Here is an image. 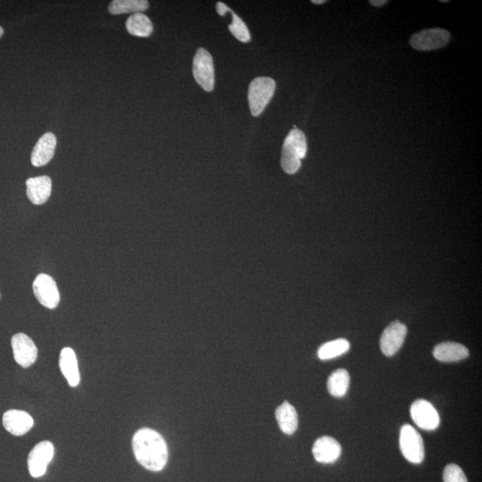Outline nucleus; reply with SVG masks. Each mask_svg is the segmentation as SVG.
Segmentation results:
<instances>
[{"label": "nucleus", "instance_id": "obj_1", "mask_svg": "<svg viewBox=\"0 0 482 482\" xmlns=\"http://www.w3.org/2000/svg\"><path fill=\"white\" fill-rule=\"evenodd\" d=\"M132 450L138 463L148 471H160L167 464V444L152 429L142 428L136 432L132 438Z\"/></svg>", "mask_w": 482, "mask_h": 482}, {"label": "nucleus", "instance_id": "obj_2", "mask_svg": "<svg viewBox=\"0 0 482 482\" xmlns=\"http://www.w3.org/2000/svg\"><path fill=\"white\" fill-rule=\"evenodd\" d=\"M307 151V138L304 132L297 128L291 129L282 148L281 167L286 174L294 175L299 170Z\"/></svg>", "mask_w": 482, "mask_h": 482}, {"label": "nucleus", "instance_id": "obj_3", "mask_svg": "<svg viewBox=\"0 0 482 482\" xmlns=\"http://www.w3.org/2000/svg\"><path fill=\"white\" fill-rule=\"evenodd\" d=\"M276 83L274 79L258 77L253 80L248 89V103L251 114L255 118L262 114L274 94Z\"/></svg>", "mask_w": 482, "mask_h": 482}, {"label": "nucleus", "instance_id": "obj_4", "mask_svg": "<svg viewBox=\"0 0 482 482\" xmlns=\"http://www.w3.org/2000/svg\"><path fill=\"white\" fill-rule=\"evenodd\" d=\"M451 34L447 30L431 28L423 30L412 35L410 45L419 51H437L450 42Z\"/></svg>", "mask_w": 482, "mask_h": 482}, {"label": "nucleus", "instance_id": "obj_5", "mask_svg": "<svg viewBox=\"0 0 482 482\" xmlns=\"http://www.w3.org/2000/svg\"><path fill=\"white\" fill-rule=\"evenodd\" d=\"M400 445L405 459L412 464H421L424 459L423 438L411 425L405 424L401 428Z\"/></svg>", "mask_w": 482, "mask_h": 482}, {"label": "nucleus", "instance_id": "obj_6", "mask_svg": "<svg viewBox=\"0 0 482 482\" xmlns=\"http://www.w3.org/2000/svg\"><path fill=\"white\" fill-rule=\"evenodd\" d=\"M193 75L198 84L205 91H212L215 88V69L212 56L207 49H198L193 59Z\"/></svg>", "mask_w": 482, "mask_h": 482}, {"label": "nucleus", "instance_id": "obj_7", "mask_svg": "<svg viewBox=\"0 0 482 482\" xmlns=\"http://www.w3.org/2000/svg\"><path fill=\"white\" fill-rule=\"evenodd\" d=\"M55 448L51 441L39 442L30 452L27 459L28 470L32 478H41L48 470L54 457Z\"/></svg>", "mask_w": 482, "mask_h": 482}, {"label": "nucleus", "instance_id": "obj_8", "mask_svg": "<svg viewBox=\"0 0 482 482\" xmlns=\"http://www.w3.org/2000/svg\"><path fill=\"white\" fill-rule=\"evenodd\" d=\"M33 292L36 298L43 307L55 309L59 305L60 294L54 279L48 274H42L33 282Z\"/></svg>", "mask_w": 482, "mask_h": 482}, {"label": "nucleus", "instance_id": "obj_9", "mask_svg": "<svg viewBox=\"0 0 482 482\" xmlns=\"http://www.w3.org/2000/svg\"><path fill=\"white\" fill-rule=\"evenodd\" d=\"M11 345L16 363L28 368L35 363L38 357V348L31 338L25 334L13 336Z\"/></svg>", "mask_w": 482, "mask_h": 482}, {"label": "nucleus", "instance_id": "obj_10", "mask_svg": "<svg viewBox=\"0 0 482 482\" xmlns=\"http://www.w3.org/2000/svg\"><path fill=\"white\" fill-rule=\"evenodd\" d=\"M410 413L414 424L424 430H436L440 425V415L430 402L424 400L415 401L412 405Z\"/></svg>", "mask_w": 482, "mask_h": 482}, {"label": "nucleus", "instance_id": "obj_11", "mask_svg": "<svg viewBox=\"0 0 482 482\" xmlns=\"http://www.w3.org/2000/svg\"><path fill=\"white\" fill-rule=\"evenodd\" d=\"M407 328L400 322H392L385 329L381 338V349L382 353L387 357L394 355L403 345L407 337Z\"/></svg>", "mask_w": 482, "mask_h": 482}, {"label": "nucleus", "instance_id": "obj_12", "mask_svg": "<svg viewBox=\"0 0 482 482\" xmlns=\"http://www.w3.org/2000/svg\"><path fill=\"white\" fill-rule=\"evenodd\" d=\"M2 421L3 426L14 436H23L34 425V421L31 415L16 409L6 411L3 415Z\"/></svg>", "mask_w": 482, "mask_h": 482}, {"label": "nucleus", "instance_id": "obj_13", "mask_svg": "<svg viewBox=\"0 0 482 482\" xmlns=\"http://www.w3.org/2000/svg\"><path fill=\"white\" fill-rule=\"evenodd\" d=\"M312 455L318 463H334L341 457V445L334 438L322 437L315 442Z\"/></svg>", "mask_w": 482, "mask_h": 482}, {"label": "nucleus", "instance_id": "obj_14", "mask_svg": "<svg viewBox=\"0 0 482 482\" xmlns=\"http://www.w3.org/2000/svg\"><path fill=\"white\" fill-rule=\"evenodd\" d=\"M28 198L34 205H42L49 201L52 191V182L49 176H39L26 181Z\"/></svg>", "mask_w": 482, "mask_h": 482}, {"label": "nucleus", "instance_id": "obj_15", "mask_svg": "<svg viewBox=\"0 0 482 482\" xmlns=\"http://www.w3.org/2000/svg\"><path fill=\"white\" fill-rule=\"evenodd\" d=\"M56 137L51 132H46L39 139L32 153V164L36 167L46 165L51 161L55 154Z\"/></svg>", "mask_w": 482, "mask_h": 482}, {"label": "nucleus", "instance_id": "obj_16", "mask_svg": "<svg viewBox=\"0 0 482 482\" xmlns=\"http://www.w3.org/2000/svg\"><path fill=\"white\" fill-rule=\"evenodd\" d=\"M59 367L63 375L71 387H77L81 381L77 357L74 349L65 348L60 353Z\"/></svg>", "mask_w": 482, "mask_h": 482}, {"label": "nucleus", "instance_id": "obj_17", "mask_svg": "<svg viewBox=\"0 0 482 482\" xmlns=\"http://www.w3.org/2000/svg\"><path fill=\"white\" fill-rule=\"evenodd\" d=\"M434 357L441 362H457L469 357L467 347L455 342H443L435 347Z\"/></svg>", "mask_w": 482, "mask_h": 482}, {"label": "nucleus", "instance_id": "obj_18", "mask_svg": "<svg viewBox=\"0 0 482 482\" xmlns=\"http://www.w3.org/2000/svg\"><path fill=\"white\" fill-rule=\"evenodd\" d=\"M275 417L279 426L285 434L291 435L297 431L298 424L297 411L288 402H284L276 409Z\"/></svg>", "mask_w": 482, "mask_h": 482}, {"label": "nucleus", "instance_id": "obj_19", "mask_svg": "<svg viewBox=\"0 0 482 482\" xmlns=\"http://www.w3.org/2000/svg\"><path fill=\"white\" fill-rule=\"evenodd\" d=\"M126 29L129 34L136 37L147 38L151 35L153 25L151 19L142 13L134 14L126 22Z\"/></svg>", "mask_w": 482, "mask_h": 482}, {"label": "nucleus", "instance_id": "obj_20", "mask_svg": "<svg viewBox=\"0 0 482 482\" xmlns=\"http://www.w3.org/2000/svg\"><path fill=\"white\" fill-rule=\"evenodd\" d=\"M148 8V2L146 0H114L108 6V11L112 15L137 14Z\"/></svg>", "mask_w": 482, "mask_h": 482}, {"label": "nucleus", "instance_id": "obj_21", "mask_svg": "<svg viewBox=\"0 0 482 482\" xmlns=\"http://www.w3.org/2000/svg\"><path fill=\"white\" fill-rule=\"evenodd\" d=\"M349 382H350V377H349L348 371L345 369H338V370L332 372L328 379V391L334 397H343L348 392Z\"/></svg>", "mask_w": 482, "mask_h": 482}, {"label": "nucleus", "instance_id": "obj_22", "mask_svg": "<svg viewBox=\"0 0 482 482\" xmlns=\"http://www.w3.org/2000/svg\"><path fill=\"white\" fill-rule=\"evenodd\" d=\"M350 348V343L345 338H338L332 341L326 342L318 349V357L321 360H330V359L340 357L347 353Z\"/></svg>", "mask_w": 482, "mask_h": 482}, {"label": "nucleus", "instance_id": "obj_23", "mask_svg": "<svg viewBox=\"0 0 482 482\" xmlns=\"http://www.w3.org/2000/svg\"><path fill=\"white\" fill-rule=\"evenodd\" d=\"M232 23L229 26V30L234 37L241 42H248L250 41V33L243 20H242L237 14L232 12Z\"/></svg>", "mask_w": 482, "mask_h": 482}, {"label": "nucleus", "instance_id": "obj_24", "mask_svg": "<svg viewBox=\"0 0 482 482\" xmlns=\"http://www.w3.org/2000/svg\"><path fill=\"white\" fill-rule=\"evenodd\" d=\"M444 482H468L464 471L457 464L445 467L443 474Z\"/></svg>", "mask_w": 482, "mask_h": 482}, {"label": "nucleus", "instance_id": "obj_25", "mask_svg": "<svg viewBox=\"0 0 482 482\" xmlns=\"http://www.w3.org/2000/svg\"><path fill=\"white\" fill-rule=\"evenodd\" d=\"M216 10H217L218 15L222 16H224L228 11H231V9L222 2L217 3V5H216Z\"/></svg>", "mask_w": 482, "mask_h": 482}, {"label": "nucleus", "instance_id": "obj_26", "mask_svg": "<svg viewBox=\"0 0 482 482\" xmlns=\"http://www.w3.org/2000/svg\"><path fill=\"white\" fill-rule=\"evenodd\" d=\"M387 0H371L370 4L375 6V8H381V6L387 4Z\"/></svg>", "mask_w": 482, "mask_h": 482}, {"label": "nucleus", "instance_id": "obj_27", "mask_svg": "<svg viewBox=\"0 0 482 482\" xmlns=\"http://www.w3.org/2000/svg\"><path fill=\"white\" fill-rule=\"evenodd\" d=\"M312 3H314V4L317 5H322L324 4V3H326L325 0H312Z\"/></svg>", "mask_w": 482, "mask_h": 482}, {"label": "nucleus", "instance_id": "obj_28", "mask_svg": "<svg viewBox=\"0 0 482 482\" xmlns=\"http://www.w3.org/2000/svg\"><path fill=\"white\" fill-rule=\"evenodd\" d=\"M4 34V30L0 26V38L2 37V35Z\"/></svg>", "mask_w": 482, "mask_h": 482}, {"label": "nucleus", "instance_id": "obj_29", "mask_svg": "<svg viewBox=\"0 0 482 482\" xmlns=\"http://www.w3.org/2000/svg\"><path fill=\"white\" fill-rule=\"evenodd\" d=\"M441 2L442 3H448L450 1H448V0H441Z\"/></svg>", "mask_w": 482, "mask_h": 482}]
</instances>
